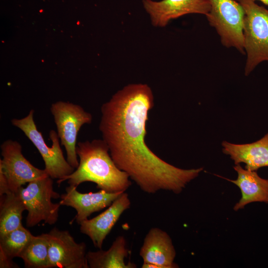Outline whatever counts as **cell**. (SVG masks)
<instances>
[{
	"mask_svg": "<svg viewBox=\"0 0 268 268\" xmlns=\"http://www.w3.org/2000/svg\"><path fill=\"white\" fill-rule=\"evenodd\" d=\"M253 0L255 1L256 0ZM260 0L262 1V2H263L264 4L268 5V0Z\"/></svg>",
	"mask_w": 268,
	"mask_h": 268,
	"instance_id": "22",
	"label": "cell"
},
{
	"mask_svg": "<svg viewBox=\"0 0 268 268\" xmlns=\"http://www.w3.org/2000/svg\"><path fill=\"white\" fill-rule=\"evenodd\" d=\"M233 168L237 173L236 180L217 175L234 184L240 190L241 198L234 205L233 209L238 211L255 202L268 204V179L260 177L257 171L244 169L240 164L235 165Z\"/></svg>",
	"mask_w": 268,
	"mask_h": 268,
	"instance_id": "14",
	"label": "cell"
},
{
	"mask_svg": "<svg viewBox=\"0 0 268 268\" xmlns=\"http://www.w3.org/2000/svg\"><path fill=\"white\" fill-rule=\"evenodd\" d=\"M50 111L61 144L66 151L67 160L76 169L79 164L76 151L78 134L83 125L91 123L92 116L81 106L68 102L53 103Z\"/></svg>",
	"mask_w": 268,
	"mask_h": 268,
	"instance_id": "6",
	"label": "cell"
},
{
	"mask_svg": "<svg viewBox=\"0 0 268 268\" xmlns=\"http://www.w3.org/2000/svg\"><path fill=\"white\" fill-rule=\"evenodd\" d=\"M123 193H112L100 190L95 193H81L77 187L69 185L66 188V193L61 195L59 202L61 205L75 209L76 214L73 220L80 224L92 213L109 206Z\"/></svg>",
	"mask_w": 268,
	"mask_h": 268,
	"instance_id": "13",
	"label": "cell"
},
{
	"mask_svg": "<svg viewBox=\"0 0 268 268\" xmlns=\"http://www.w3.org/2000/svg\"><path fill=\"white\" fill-rule=\"evenodd\" d=\"M176 255L168 233L157 228H151L146 234L139 251L143 263L142 268H176Z\"/></svg>",
	"mask_w": 268,
	"mask_h": 268,
	"instance_id": "11",
	"label": "cell"
},
{
	"mask_svg": "<svg viewBox=\"0 0 268 268\" xmlns=\"http://www.w3.org/2000/svg\"><path fill=\"white\" fill-rule=\"evenodd\" d=\"M34 235L22 225L0 236V248L10 258H20Z\"/></svg>",
	"mask_w": 268,
	"mask_h": 268,
	"instance_id": "19",
	"label": "cell"
},
{
	"mask_svg": "<svg viewBox=\"0 0 268 268\" xmlns=\"http://www.w3.org/2000/svg\"><path fill=\"white\" fill-rule=\"evenodd\" d=\"M49 242V268H89L86 245L77 243L68 231L55 227L46 233Z\"/></svg>",
	"mask_w": 268,
	"mask_h": 268,
	"instance_id": "9",
	"label": "cell"
},
{
	"mask_svg": "<svg viewBox=\"0 0 268 268\" xmlns=\"http://www.w3.org/2000/svg\"><path fill=\"white\" fill-rule=\"evenodd\" d=\"M131 201L124 192L103 212L80 223V232L91 239L94 246L101 249L103 242L123 213L129 209Z\"/></svg>",
	"mask_w": 268,
	"mask_h": 268,
	"instance_id": "12",
	"label": "cell"
},
{
	"mask_svg": "<svg viewBox=\"0 0 268 268\" xmlns=\"http://www.w3.org/2000/svg\"><path fill=\"white\" fill-rule=\"evenodd\" d=\"M34 114V110H31L26 116L13 118L11 123L20 129L37 149L44 162V170L49 176L59 180L70 175L75 169L64 156L57 133L53 130L50 131L49 138L52 144L51 147L47 145L42 134L37 128Z\"/></svg>",
	"mask_w": 268,
	"mask_h": 268,
	"instance_id": "4",
	"label": "cell"
},
{
	"mask_svg": "<svg viewBox=\"0 0 268 268\" xmlns=\"http://www.w3.org/2000/svg\"><path fill=\"white\" fill-rule=\"evenodd\" d=\"M153 106L149 86L129 84L102 105L99 130L116 165L142 191L154 194L163 190L178 194L203 168H178L149 149L145 137L148 112Z\"/></svg>",
	"mask_w": 268,
	"mask_h": 268,
	"instance_id": "1",
	"label": "cell"
},
{
	"mask_svg": "<svg viewBox=\"0 0 268 268\" xmlns=\"http://www.w3.org/2000/svg\"><path fill=\"white\" fill-rule=\"evenodd\" d=\"M79 164L70 175L57 180L59 185L67 180L69 185L77 187L86 182H93L97 189L109 193L125 192L131 186L129 175L120 169L109 153L103 139L77 143Z\"/></svg>",
	"mask_w": 268,
	"mask_h": 268,
	"instance_id": "2",
	"label": "cell"
},
{
	"mask_svg": "<svg viewBox=\"0 0 268 268\" xmlns=\"http://www.w3.org/2000/svg\"><path fill=\"white\" fill-rule=\"evenodd\" d=\"M211 8L206 16L225 47L244 53L243 26L245 12L235 0H209Z\"/></svg>",
	"mask_w": 268,
	"mask_h": 268,
	"instance_id": "7",
	"label": "cell"
},
{
	"mask_svg": "<svg viewBox=\"0 0 268 268\" xmlns=\"http://www.w3.org/2000/svg\"><path fill=\"white\" fill-rule=\"evenodd\" d=\"M244 12V47L247 58L245 75L263 61L268 62V10L253 0H236Z\"/></svg>",
	"mask_w": 268,
	"mask_h": 268,
	"instance_id": "3",
	"label": "cell"
},
{
	"mask_svg": "<svg viewBox=\"0 0 268 268\" xmlns=\"http://www.w3.org/2000/svg\"><path fill=\"white\" fill-rule=\"evenodd\" d=\"M0 149V170L7 179L10 192L17 193L25 183L48 176L44 169L35 167L23 156L19 142L5 140Z\"/></svg>",
	"mask_w": 268,
	"mask_h": 268,
	"instance_id": "8",
	"label": "cell"
},
{
	"mask_svg": "<svg viewBox=\"0 0 268 268\" xmlns=\"http://www.w3.org/2000/svg\"><path fill=\"white\" fill-rule=\"evenodd\" d=\"M10 192L8 182L2 171L0 170V196H2Z\"/></svg>",
	"mask_w": 268,
	"mask_h": 268,
	"instance_id": "21",
	"label": "cell"
},
{
	"mask_svg": "<svg viewBox=\"0 0 268 268\" xmlns=\"http://www.w3.org/2000/svg\"><path fill=\"white\" fill-rule=\"evenodd\" d=\"M143 6L154 26L164 27L172 19L198 13L206 16L211 5L209 0H142Z\"/></svg>",
	"mask_w": 268,
	"mask_h": 268,
	"instance_id": "10",
	"label": "cell"
},
{
	"mask_svg": "<svg viewBox=\"0 0 268 268\" xmlns=\"http://www.w3.org/2000/svg\"><path fill=\"white\" fill-rule=\"evenodd\" d=\"M126 239L117 237L107 250L99 249L88 251L86 254L90 268H135L136 265L131 262L126 263L125 259L129 255Z\"/></svg>",
	"mask_w": 268,
	"mask_h": 268,
	"instance_id": "16",
	"label": "cell"
},
{
	"mask_svg": "<svg viewBox=\"0 0 268 268\" xmlns=\"http://www.w3.org/2000/svg\"><path fill=\"white\" fill-rule=\"evenodd\" d=\"M222 146L223 153L229 155L235 165L243 163L245 169L255 171L268 167V133L252 143L240 144L223 141Z\"/></svg>",
	"mask_w": 268,
	"mask_h": 268,
	"instance_id": "15",
	"label": "cell"
},
{
	"mask_svg": "<svg viewBox=\"0 0 268 268\" xmlns=\"http://www.w3.org/2000/svg\"><path fill=\"white\" fill-rule=\"evenodd\" d=\"M0 236L21 226L26 207L18 193L10 192L0 196Z\"/></svg>",
	"mask_w": 268,
	"mask_h": 268,
	"instance_id": "17",
	"label": "cell"
},
{
	"mask_svg": "<svg viewBox=\"0 0 268 268\" xmlns=\"http://www.w3.org/2000/svg\"><path fill=\"white\" fill-rule=\"evenodd\" d=\"M17 193L28 211L26 226L34 227L42 221L50 225L57 221L61 205L60 202L53 203L52 199H59L61 195L54 191L53 179L50 176L29 182Z\"/></svg>",
	"mask_w": 268,
	"mask_h": 268,
	"instance_id": "5",
	"label": "cell"
},
{
	"mask_svg": "<svg viewBox=\"0 0 268 268\" xmlns=\"http://www.w3.org/2000/svg\"><path fill=\"white\" fill-rule=\"evenodd\" d=\"M20 258L28 268H49V242L46 233L34 236Z\"/></svg>",
	"mask_w": 268,
	"mask_h": 268,
	"instance_id": "18",
	"label": "cell"
},
{
	"mask_svg": "<svg viewBox=\"0 0 268 268\" xmlns=\"http://www.w3.org/2000/svg\"><path fill=\"white\" fill-rule=\"evenodd\" d=\"M18 267V266L13 262L12 259L7 256L3 251L0 248V268H11Z\"/></svg>",
	"mask_w": 268,
	"mask_h": 268,
	"instance_id": "20",
	"label": "cell"
}]
</instances>
